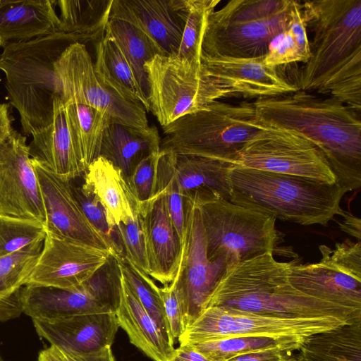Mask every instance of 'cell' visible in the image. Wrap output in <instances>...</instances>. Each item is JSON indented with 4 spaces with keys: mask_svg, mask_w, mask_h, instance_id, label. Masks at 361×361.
Wrapping results in <instances>:
<instances>
[{
    "mask_svg": "<svg viewBox=\"0 0 361 361\" xmlns=\"http://www.w3.org/2000/svg\"><path fill=\"white\" fill-rule=\"evenodd\" d=\"M149 111L162 126L201 110L231 92L209 77L202 63L157 54L145 64Z\"/></svg>",
    "mask_w": 361,
    "mask_h": 361,
    "instance_id": "9c48e42d",
    "label": "cell"
},
{
    "mask_svg": "<svg viewBox=\"0 0 361 361\" xmlns=\"http://www.w3.org/2000/svg\"><path fill=\"white\" fill-rule=\"evenodd\" d=\"M253 105L262 125L294 133L313 143L346 192L361 187L360 113L334 97L303 90L257 99Z\"/></svg>",
    "mask_w": 361,
    "mask_h": 361,
    "instance_id": "6da1fadb",
    "label": "cell"
},
{
    "mask_svg": "<svg viewBox=\"0 0 361 361\" xmlns=\"http://www.w3.org/2000/svg\"><path fill=\"white\" fill-rule=\"evenodd\" d=\"M46 237L44 224L0 215V257L20 250Z\"/></svg>",
    "mask_w": 361,
    "mask_h": 361,
    "instance_id": "74e56055",
    "label": "cell"
},
{
    "mask_svg": "<svg viewBox=\"0 0 361 361\" xmlns=\"http://www.w3.org/2000/svg\"><path fill=\"white\" fill-rule=\"evenodd\" d=\"M83 185L104 207L109 224L115 229L135 219L140 207L121 170L99 156L83 173Z\"/></svg>",
    "mask_w": 361,
    "mask_h": 361,
    "instance_id": "484cf974",
    "label": "cell"
},
{
    "mask_svg": "<svg viewBox=\"0 0 361 361\" xmlns=\"http://www.w3.org/2000/svg\"><path fill=\"white\" fill-rule=\"evenodd\" d=\"M139 213L145 235L149 276L163 286L168 285L178 271L183 242L169 214L164 191H159Z\"/></svg>",
    "mask_w": 361,
    "mask_h": 361,
    "instance_id": "44dd1931",
    "label": "cell"
},
{
    "mask_svg": "<svg viewBox=\"0 0 361 361\" xmlns=\"http://www.w3.org/2000/svg\"><path fill=\"white\" fill-rule=\"evenodd\" d=\"M293 261H276L271 253L228 268L209 295L205 309L219 307L279 317H333L348 322L361 319V310L308 296L288 279Z\"/></svg>",
    "mask_w": 361,
    "mask_h": 361,
    "instance_id": "7a4b0ae2",
    "label": "cell"
},
{
    "mask_svg": "<svg viewBox=\"0 0 361 361\" xmlns=\"http://www.w3.org/2000/svg\"><path fill=\"white\" fill-rule=\"evenodd\" d=\"M118 240L125 257L140 271L149 276V261L142 217L137 213L135 219L116 228Z\"/></svg>",
    "mask_w": 361,
    "mask_h": 361,
    "instance_id": "f35d334b",
    "label": "cell"
},
{
    "mask_svg": "<svg viewBox=\"0 0 361 361\" xmlns=\"http://www.w3.org/2000/svg\"><path fill=\"white\" fill-rule=\"evenodd\" d=\"M264 61L267 65L274 67L300 62L296 44L288 28L271 43Z\"/></svg>",
    "mask_w": 361,
    "mask_h": 361,
    "instance_id": "7bdbcfd3",
    "label": "cell"
},
{
    "mask_svg": "<svg viewBox=\"0 0 361 361\" xmlns=\"http://www.w3.org/2000/svg\"><path fill=\"white\" fill-rule=\"evenodd\" d=\"M171 361H212L197 351L192 345L182 344L175 348Z\"/></svg>",
    "mask_w": 361,
    "mask_h": 361,
    "instance_id": "f907efd6",
    "label": "cell"
},
{
    "mask_svg": "<svg viewBox=\"0 0 361 361\" xmlns=\"http://www.w3.org/2000/svg\"><path fill=\"white\" fill-rule=\"evenodd\" d=\"M322 260L326 261L345 273L361 279V243L346 239L337 243L331 250L325 245L319 246Z\"/></svg>",
    "mask_w": 361,
    "mask_h": 361,
    "instance_id": "b9f144b4",
    "label": "cell"
},
{
    "mask_svg": "<svg viewBox=\"0 0 361 361\" xmlns=\"http://www.w3.org/2000/svg\"><path fill=\"white\" fill-rule=\"evenodd\" d=\"M160 152L152 153L143 158L126 179L140 210L158 193V162Z\"/></svg>",
    "mask_w": 361,
    "mask_h": 361,
    "instance_id": "ab89813d",
    "label": "cell"
},
{
    "mask_svg": "<svg viewBox=\"0 0 361 361\" xmlns=\"http://www.w3.org/2000/svg\"><path fill=\"white\" fill-rule=\"evenodd\" d=\"M339 216H343L341 222H338L340 229L360 242L361 239V220L355 216L352 213L343 210Z\"/></svg>",
    "mask_w": 361,
    "mask_h": 361,
    "instance_id": "681fc988",
    "label": "cell"
},
{
    "mask_svg": "<svg viewBox=\"0 0 361 361\" xmlns=\"http://www.w3.org/2000/svg\"><path fill=\"white\" fill-rule=\"evenodd\" d=\"M302 11L313 39L299 90L324 93L361 80V0L306 1Z\"/></svg>",
    "mask_w": 361,
    "mask_h": 361,
    "instance_id": "3957f363",
    "label": "cell"
},
{
    "mask_svg": "<svg viewBox=\"0 0 361 361\" xmlns=\"http://www.w3.org/2000/svg\"><path fill=\"white\" fill-rule=\"evenodd\" d=\"M75 42L85 44L89 41L60 31L3 47L0 70L5 75L10 104L18 111L25 135H32L52 121L54 102L62 99L55 64L66 48Z\"/></svg>",
    "mask_w": 361,
    "mask_h": 361,
    "instance_id": "5b68a950",
    "label": "cell"
},
{
    "mask_svg": "<svg viewBox=\"0 0 361 361\" xmlns=\"http://www.w3.org/2000/svg\"><path fill=\"white\" fill-rule=\"evenodd\" d=\"M230 202L283 221L327 226L340 215L346 191L337 183L252 169L229 171Z\"/></svg>",
    "mask_w": 361,
    "mask_h": 361,
    "instance_id": "277c9868",
    "label": "cell"
},
{
    "mask_svg": "<svg viewBox=\"0 0 361 361\" xmlns=\"http://www.w3.org/2000/svg\"><path fill=\"white\" fill-rule=\"evenodd\" d=\"M288 353L275 348L255 350L224 361H290Z\"/></svg>",
    "mask_w": 361,
    "mask_h": 361,
    "instance_id": "7dc6e473",
    "label": "cell"
},
{
    "mask_svg": "<svg viewBox=\"0 0 361 361\" xmlns=\"http://www.w3.org/2000/svg\"><path fill=\"white\" fill-rule=\"evenodd\" d=\"M121 296L115 312L119 327L130 342L154 361H171L173 345L163 336L157 325L134 296L121 277Z\"/></svg>",
    "mask_w": 361,
    "mask_h": 361,
    "instance_id": "4316f807",
    "label": "cell"
},
{
    "mask_svg": "<svg viewBox=\"0 0 361 361\" xmlns=\"http://www.w3.org/2000/svg\"><path fill=\"white\" fill-rule=\"evenodd\" d=\"M165 314L173 339L184 331L180 298L176 281L159 288Z\"/></svg>",
    "mask_w": 361,
    "mask_h": 361,
    "instance_id": "f6af8a7d",
    "label": "cell"
},
{
    "mask_svg": "<svg viewBox=\"0 0 361 361\" xmlns=\"http://www.w3.org/2000/svg\"><path fill=\"white\" fill-rule=\"evenodd\" d=\"M36 361H63L58 353L56 348L50 345L41 350L37 356Z\"/></svg>",
    "mask_w": 361,
    "mask_h": 361,
    "instance_id": "f5cc1de1",
    "label": "cell"
},
{
    "mask_svg": "<svg viewBox=\"0 0 361 361\" xmlns=\"http://www.w3.org/2000/svg\"><path fill=\"white\" fill-rule=\"evenodd\" d=\"M56 1L0 0V47L61 31Z\"/></svg>",
    "mask_w": 361,
    "mask_h": 361,
    "instance_id": "cb8c5ba5",
    "label": "cell"
},
{
    "mask_svg": "<svg viewBox=\"0 0 361 361\" xmlns=\"http://www.w3.org/2000/svg\"><path fill=\"white\" fill-rule=\"evenodd\" d=\"M297 361H361V319L308 336Z\"/></svg>",
    "mask_w": 361,
    "mask_h": 361,
    "instance_id": "f1b7e54d",
    "label": "cell"
},
{
    "mask_svg": "<svg viewBox=\"0 0 361 361\" xmlns=\"http://www.w3.org/2000/svg\"><path fill=\"white\" fill-rule=\"evenodd\" d=\"M190 197L200 209L209 260L224 259L231 267L264 254H274L279 236L276 219L220 197Z\"/></svg>",
    "mask_w": 361,
    "mask_h": 361,
    "instance_id": "ba28073f",
    "label": "cell"
},
{
    "mask_svg": "<svg viewBox=\"0 0 361 361\" xmlns=\"http://www.w3.org/2000/svg\"><path fill=\"white\" fill-rule=\"evenodd\" d=\"M63 103L75 147L86 170L99 155L103 135L109 122L94 108L75 102Z\"/></svg>",
    "mask_w": 361,
    "mask_h": 361,
    "instance_id": "d6a6232c",
    "label": "cell"
},
{
    "mask_svg": "<svg viewBox=\"0 0 361 361\" xmlns=\"http://www.w3.org/2000/svg\"><path fill=\"white\" fill-rule=\"evenodd\" d=\"M185 212L182 255L173 279L180 298L184 330L205 309L215 286L230 267L224 259H209L200 209L192 197H185Z\"/></svg>",
    "mask_w": 361,
    "mask_h": 361,
    "instance_id": "4fadbf2b",
    "label": "cell"
},
{
    "mask_svg": "<svg viewBox=\"0 0 361 361\" xmlns=\"http://www.w3.org/2000/svg\"><path fill=\"white\" fill-rule=\"evenodd\" d=\"M305 338L298 337L231 336L193 344L212 361H224L246 353L275 348L289 353L298 350ZM191 345V344H190Z\"/></svg>",
    "mask_w": 361,
    "mask_h": 361,
    "instance_id": "836d02e7",
    "label": "cell"
},
{
    "mask_svg": "<svg viewBox=\"0 0 361 361\" xmlns=\"http://www.w3.org/2000/svg\"><path fill=\"white\" fill-rule=\"evenodd\" d=\"M162 128L161 150L234 164L245 144L271 128L259 121L253 102L216 101Z\"/></svg>",
    "mask_w": 361,
    "mask_h": 361,
    "instance_id": "8992f818",
    "label": "cell"
},
{
    "mask_svg": "<svg viewBox=\"0 0 361 361\" xmlns=\"http://www.w3.org/2000/svg\"><path fill=\"white\" fill-rule=\"evenodd\" d=\"M94 70L99 80L122 97L147 111L136 80L129 63L114 39L105 32L95 46Z\"/></svg>",
    "mask_w": 361,
    "mask_h": 361,
    "instance_id": "f546056e",
    "label": "cell"
},
{
    "mask_svg": "<svg viewBox=\"0 0 361 361\" xmlns=\"http://www.w3.org/2000/svg\"><path fill=\"white\" fill-rule=\"evenodd\" d=\"M348 322L333 317H279L233 309H204L178 338L180 345L195 344L231 336L306 338Z\"/></svg>",
    "mask_w": 361,
    "mask_h": 361,
    "instance_id": "8fae6325",
    "label": "cell"
},
{
    "mask_svg": "<svg viewBox=\"0 0 361 361\" xmlns=\"http://www.w3.org/2000/svg\"><path fill=\"white\" fill-rule=\"evenodd\" d=\"M162 151L166 154L179 190L184 197L196 194L230 201L228 175L234 164Z\"/></svg>",
    "mask_w": 361,
    "mask_h": 361,
    "instance_id": "d4e9b609",
    "label": "cell"
},
{
    "mask_svg": "<svg viewBox=\"0 0 361 361\" xmlns=\"http://www.w3.org/2000/svg\"><path fill=\"white\" fill-rule=\"evenodd\" d=\"M31 135L29 147L32 158L68 181L83 175L85 169L75 147L61 99L58 98L54 102L51 123Z\"/></svg>",
    "mask_w": 361,
    "mask_h": 361,
    "instance_id": "603a6c76",
    "label": "cell"
},
{
    "mask_svg": "<svg viewBox=\"0 0 361 361\" xmlns=\"http://www.w3.org/2000/svg\"><path fill=\"white\" fill-rule=\"evenodd\" d=\"M290 361H297L295 358H291Z\"/></svg>",
    "mask_w": 361,
    "mask_h": 361,
    "instance_id": "db71d44e",
    "label": "cell"
},
{
    "mask_svg": "<svg viewBox=\"0 0 361 361\" xmlns=\"http://www.w3.org/2000/svg\"><path fill=\"white\" fill-rule=\"evenodd\" d=\"M0 361H3V360H2V359H1V355H0Z\"/></svg>",
    "mask_w": 361,
    "mask_h": 361,
    "instance_id": "11a10c76",
    "label": "cell"
},
{
    "mask_svg": "<svg viewBox=\"0 0 361 361\" xmlns=\"http://www.w3.org/2000/svg\"><path fill=\"white\" fill-rule=\"evenodd\" d=\"M111 255L113 254L108 250L46 234L40 255L25 285L76 288L93 276Z\"/></svg>",
    "mask_w": 361,
    "mask_h": 361,
    "instance_id": "2e32d148",
    "label": "cell"
},
{
    "mask_svg": "<svg viewBox=\"0 0 361 361\" xmlns=\"http://www.w3.org/2000/svg\"><path fill=\"white\" fill-rule=\"evenodd\" d=\"M292 0H232L208 17L202 56L264 58L284 32Z\"/></svg>",
    "mask_w": 361,
    "mask_h": 361,
    "instance_id": "52a82bcc",
    "label": "cell"
},
{
    "mask_svg": "<svg viewBox=\"0 0 361 361\" xmlns=\"http://www.w3.org/2000/svg\"><path fill=\"white\" fill-rule=\"evenodd\" d=\"M187 9L188 0H113L110 18L140 30L164 55H177Z\"/></svg>",
    "mask_w": 361,
    "mask_h": 361,
    "instance_id": "d6986e66",
    "label": "cell"
},
{
    "mask_svg": "<svg viewBox=\"0 0 361 361\" xmlns=\"http://www.w3.org/2000/svg\"><path fill=\"white\" fill-rule=\"evenodd\" d=\"M11 121L7 104H0V144L11 130Z\"/></svg>",
    "mask_w": 361,
    "mask_h": 361,
    "instance_id": "816d5d0a",
    "label": "cell"
},
{
    "mask_svg": "<svg viewBox=\"0 0 361 361\" xmlns=\"http://www.w3.org/2000/svg\"><path fill=\"white\" fill-rule=\"evenodd\" d=\"M55 67L63 102H75L94 108L107 118L109 123L142 130L150 127L142 105L122 97L99 80L85 44H70L56 62Z\"/></svg>",
    "mask_w": 361,
    "mask_h": 361,
    "instance_id": "7c38bea8",
    "label": "cell"
},
{
    "mask_svg": "<svg viewBox=\"0 0 361 361\" xmlns=\"http://www.w3.org/2000/svg\"><path fill=\"white\" fill-rule=\"evenodd\" d=\"M26 136L13 128L0 144V215L44 224V205Z\"/></svg>",
    "mask_w": 361,
    "mask_h": 361,
    "instance_id": "9a60e30c",
    "label": "cell"
},
{
    "mask_svg": "<svg viewBox=\"0 0 361 361\" xmlns=\"http://www.w3.org/2000/svg\"><path fill=\"white\" fill-rule=\"evenodd\" d=\"M206 73L234 95L245 97H276L299 90L264 58H210L201 56Z\"/></svg>",
    "mask_w": 361,
    "mask_h": 361,
    "instance_id": "ac0fdd59",
    "label": "cell"
},
{
    "mask_svg": "<svg viewBox=\"0 0 361 361\" xmlns=\"http://www.w3.org/2000/svg\"><path fill=\"white\" fill-rule=\"evenodd\" d=\"M31 161L44 205L46 234L112 252L106 239L85 215L71 181L63 180L38 160L31 157Z\"/></svg>",
    "mask_w": 361,
    "mask_h": 361,
    "instance_id": "e0dca14e",
    "label": "cell"
},
{
    "mask_svg": "<svg viewBox=\"0 0 361 361\" xmlns=\"http://www.w3.org/2000/svg\"><path fill=\"white\" fill-rule=\"evenodd\" d=\"M44 240L0 257V293H13L26 284L40 255Z\"/></svg>",
    "mask_w": 361,
    "mask_h": 361,
    "instance_id": "8d00e7d4",
    "label": "cell"
},
{
    "mask_svg": "<svg viewBox=\"0 0 361 361\" xmlns=\"http://www.w3.org/2000/svg\"><path fill=\"white\" fill-rule=\"evenodd\" d=\"M32 320L37 334L51 345L77 353L111 346L119 328L115 312Z\"/></svg>",
    "mask_w": 361,
    "mask_h": 361,
    "instance_id": "ffe728a7",
    "label": "cell"
},
{
    "mask_svg": "<svg viewBox=\"0 0 361 361\" xmlns=\"http://www.w3.org/2000/svg\"><path fill=\"white\" fill-rule=\"evenodd\" d=\"M121 279L117 260L111 255L93 276L76 288L23 286L20 289L22 312L42 319L115 312L120 300Z\"/></svg>",
    "mask_w": 361,
    "mask_h": 361,
    "instance_id": "30bf717a",
    "label": "cell"
},
{
    "mask_svg": "<svg viewBox=\"0 0 361 361\" xmlns=\"http://www.w3.org/2000/svg\"><path fill=\"white\" fill-rule=\"evenodd\" d=\"M234 164L328 183L336 182L326 158L313 143L294 133L274 128L245 144Z\"/></svg>",
    "mask_w": 361,
    "mask_h": 361,
    "instance_id": "5bb4252c",
    "label": "cell"
},
{
    "mask_svg": "<svg viewBox=\"0 0 361 361\" xmlns=\"http://www.w3.org/2000/svg\"><path fill=\"white\" fill-rule=\"evenodd\" d=\"M288 279L290 284L303 294L361 310V279L326 261L300 264L294 260L289 269Z\"/></svg>",
    "mask_w": 361,
    "mask_h": 361,
    "instance_id": "7402d4cb",
    "label": "cell"
},
{
    "mask_svg": "<svg viewBox=\"0 0 361 361\" xmlns=\"http://www.w3.org/2000/svg\"><path fill=\"white\" fill-rule=\"evenodd\" d=\"M20 290L11 293H0V322H6L20 315Z\"/></svg>",
    "mask_w": 361,
    "mask_h": 361,
    "instance_id": "c3c4849f",
    "label": "cell"
},
{
    "mask_svg": "<svg viewBox=\"0 0 361 361\" xmlns=\"http://www.w3.org/2000/svg\"><path fill=\"white\" fill-rule=\"evenodd\" d=\"M220 0H188L183 35L177 56L201 63L202 40L207 20Z\"/></svg>",
    "mask_w": 361,
    "mask_h": 361,
    "instance_id": "d590c367",
    "label": "cell"
},
{
    "mask_svg": "<svg viewBox=\"0 0 361 361\" xmlns=\"http://www.w3.org/2000/svg\"><path fill=\"white\" fill-rule=\"evenodd\" d=\"M56 350L63 361H116L111 345L82 353L66 351L58 348Z\"/></svg>",
    "mask_w": 361,
    "mask_h": 361,
    "instance_id": "bcb514c9",
    "label": "cell"
},
{
    "mask_svg": "<svg viewBox=\"0 0 361 361\" xmlns=\"http://www.w3.org/2000/svg\"><path fill=\"white\" fill-rule=\"evenodd\" d=\"M161 150V137L156 126L142 130L109 123L104 133L99 155L119 169L126 180L145 157Z\"/></svg>",
    "mask_w": 361,
    "mask_h": 361,
    "instance_id": "83f0119b",
    "label": "cell"
},
{
    "mask_svg": "<svg viewBox=\"0 0 361 361\" xmlns=\"http://www.w3.org/2000/svg\"><path fill=\"white\" fill-rule=\"evenodd\" d=\"M72 186L85 215L109 244L114 256L123 254L122 247L114 237L116 229L109 224L106 211L98 198L83 184Z\"/></svg>",
    "mask_w": 361,
    "mask_h": 361,
    "instance_id": "60d3db41",
    "label": "cell"
},
{
    "mask_svg": "<svg viewBox=\"0 0 361 361\" xmlns=\"http://www.w3.org/2000/svg\"><path fill=\"white\" fill-rule=\"evenodd\" d=\"M287 28L290 30L296 44L300 62L305 63L310 59L311 52L301 2L291 1Z\"/></svg>",
    "mask_w": 361,
    "mask_h": 361,
    "instance_id": "ee69618b",
    "label": "cell"
},
{
    "mask_svg": "<svg viewBox=\"0 0 361 361\" xmlns=\"http://www.w3.org/2000/svg\"><path fill=\"white\" fill-rule=\"evenodd\" d=\"M105 32L114 39L129 63L146 103L147 111H149V89L145 64L155 55L164 54L147 35L126 21L109 18Z\"/></svg>",
    "mask_w": 361,
    "mask_h": 361,
    "instance_id": "4dcf8cb0",
    "label": "cell"
},
{
    "mask_svg": "<svg viewBox=\"0 0 361 361\" xmlns=\"http://www.w3.org/2000/svg\"><path fill=\"white\" fill-rule=\"evenodd\" d=\"M115 257L121 277L128 288L151 317L163 336L174 345L175 340L172 337L165 314L159 287L149 276L130 263L123 253Z\"/></svg>",
    "mask_w": 361,
    "mask_h": 361,
    "instance_id": "e575fe53",
    "label": "cell"
},
{
    "mask_svg": "<svg viewBox=\"0 0 361 361\" xmlns=\"http://www.w3.org/2000/svg\"><path fill=\"white\" fill-rule=\"evenodd\" d=\"M113 0H59L61 31L79 35L89 42L105 34Z\"/></svg>",
    "mask_w": 361,
    "mask_h": 361,
    "instance_id": "1f68e13d",
    "label": "cell"
}]
</instances>
